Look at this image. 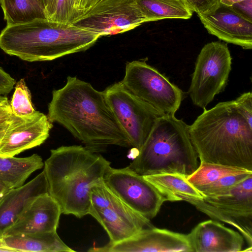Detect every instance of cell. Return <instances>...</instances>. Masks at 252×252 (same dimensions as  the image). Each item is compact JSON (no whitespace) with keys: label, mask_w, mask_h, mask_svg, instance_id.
Masks as SVG:
<instances>
[{"label":"cell","mask_w":252,"mask_h":252,"mask_svg":"<svg viewBox=\"0 0 252 252\" xmlns=\"http://www.w3.org/2000/svg\"><path fill=\"white\" fill-rule=\"evenodd\" d=\"M65 85L52 92L48 117L63 126L90 151L104 152L110 146H131L103 92L76 77L68 76Z\"/></svg>","instance_id":"1"},{"label":"cell","mask_w":252,"mask_h":252,"mask_svg":"<svg viewBox=\"0 0 252 252\" xmlns=\"http://www.w3.org/2000/svg\"><path fill=\"white\" fill-rule=\"evenodd\" d=\"M189 133L200 161L252 170V125L234 100L204 108Z\"/></svg>","instance_id":"2"},{"label":"cell","mask_w":252,"mask_h":252,"mask_svg":"<svg viewBox=\"0 0 252 252\" xmlns=\"http://www.w3.org/2000/svg\"><path fill=\"white\" fill-rule=\"evenodd\" d=\"M50 153L43 169L49 194L62 214L79 218L89 214L91 189L103 181L110 162L81 145L63 146Z\"/></svg>","instance_id":"3"},{"label":"cell","mask_w":252,"mask_h":252,"mask_svg":"<svg viewBox=\"0 0 252 252\" xmlns=\"http://www.w3.org/2000/svg\"><path fill=\"white\" fill-rule=\"evenodd\" d=\"M100 36L73 25L37 18L5 27L0 33V48L10 56L30 62L52 61L83 52Z\"/></svg>","instance_id":"4"},{"label":"cell","mask_w":252,"mask_h":252,"mask_svg":"<svg viewBox=\"0 0 252 252\" xmlns=\"http://www.w3.org/2000/svg\"><path fill=\"white\" fill-rule=\"evenodd\" d=\"M198 158L189 126L175 115H165L157 120L127 167L142 176L179 173L188 177L198 167Z\"/></svg>","instance_id":"5"},{"label":"cell","mask_w":252,"mask_h":252,"mask_svg":"<svg viewBox=\"0 0 252 252\" xmlns=\"http://www.w3.org/2000/svg\"><path fill=\"white\" fill-rule=\"evenodd\" d=\"M212 219L236 228L252 250V176L228 190L201 199L184 198Z\"/></svg>","instance_id":"6"},{"label":"cell","mask_w":252,"mask_h":252,"mask_svg":"<svg viewBox=\"0 0 252 252\" xmlns=\"http://www.w3.org/2000/svg\"><path fill=\"white\" fill-rule=\"evenodd\" d=\"M122 83L134 96L163 115H175L183 92L145 61L127 62Z\"/></svg>","instance_id":"7"},{"label":"cell","mask_w":252,"mask_h":252,"mask_svg":"<svg viewBox=\"0 0 252 252\" xmlns=\"http://www.w3.org/2000/svg\"><path fill=\"white\" fill-rule=\"evenodd\" d=\"M230 53L226 43L205 44L198 54L189 94L192 103L203 108L224 91L231 69Z\"/></svg>","instance_id":"8"},{"label":"cell","mask_w":252,"mask_h":252,"mask_svg":"<svg viewBox=\"0 0 252 252\" xmlns=\"http://www.w3.org/2000/svg\"><path fill=\"white\" fill-rule=\"evenodd\" d=\"M89 214L103 227L111 243L124 240L144 228L154 226L150 220L133 211L112 192L103 181L91 189Z\"/></svg>","instance_id":"9"},{"label":"cell","mask_w":252,"mask_h":252,"mask_svg":"<svg viewBox=\"0 0 252 252\" xmlns=\"http://www.w3.org/2000/svg\"><path fill=\"white\" fill-rule=\"evenodd\" d=\"M103 92L131 146L138 151L157 120L163 115L134 96L125 88L122 81L109 86Z\"/></svg>","instance_id":"10"},{"label":"cell","mask_w":252,"mask_h":252,"mask_svg":"<svg viewBox=\"0 0 252 252\" xmlns=\"http://www.w3.org/2000/svg\"><path fill=\"white\" fill-rule=\"evenodd\" d=\"M104 184L135 212L151 220L156 216L166 197L154 186L127 166L108 168L103 179Z\"/></svg>","instance_id":"11"},{"label":"cell","mask_w":252,"mask_h":252,"mask_svg":"<svg viewBox=\"0 0 252 252\" xmlns=\"http://www.w3.org/2000/svg\"><path fill=\"white\" fill-rule=\"evenodd\" d=\"M147 22L137 0H103L72 25L101 37L123 33Z\"/></svg>","instance_id":"12"},{"label":"cell","mask_w":252,"mask_h":252,"mask_svg":"<svg viewBox=\"0 0 252 252\" xmlns=\"http://www.w3.org/2000/svg\"><path fill=\"white\" fill-rule=\"evenodd\" d=\"M52 127V123L43 113L35 111L28 116H18L11 112L9 126L0 144V157H14L41 145Z\"/></svg>","instance_id":"13"},{"label":"cell","mask_w":252,"mask_h":252,"mask_svg":"<svg viewBox=\"0 0 252 252\" xmlns=\"http://www.w3.org/2000/svg\"><path fill=\"white\" fill-rule=\"evenodd\" d=\"M98 252H192L187 234L154 226L144 228L131 237L117 243L93 247Z\"/></svg>","instance_id":"14"},{"label":"cell","mask_w":252,"mask_h":252,"mask_svg":"<svg viewBox=\"0 0 252 252\" xmlns=\"http://www.w3.org/2000/svg\"><path fill=\"white\" fill-rule=\"evenodd\" d=\"M197 16L210 34L244 49L252 48V20L232 7L220 4L214 11Z\"/></svg>","instance_id":"15"},{"label":"cell","mask_w":252,"mask_h":252,"mask_svg":"<svg viewBox=\"0 0 252 252\" xmlns=\"http://www.w3.org/2000/svg\"><path fill=\"white\" fill-rule=\"evenodd\" d=\"M61 214L59 205L49 193L41 194L28 205L4 237L57 231Z\"/></svg>","instance_id":"16"},{"label":"cell","mask_w":252,"mask_h":252,"mask_svg":"<svg viewBox=\"0 0 252 252\" xmlns=\"http://www.w3.org/2000/svg\"><path fill=\"white\" fill-rule=\"evenodd\" d=\"M187 236L192 252H241L245 240L240 232L214 220L200 222Z\"/></svg>","instance_id":"17"},{"label":"cell","mask_w":252,"mask_h":252,"mask_svg":"<svg viewBox=\"0 0 252 252\" xmlns=\"http://www.w3.org/2000/svg\"><path fill=\"white\" fill-rule=\"evenodd\" d=\"M48 193L44 171L23 186L9 189L0 199V239L37 196Z\"/></svg>","instance_id":"18"},{"label":"cell","mask_w":252,"mask_h":252,"mask_svg":"<svg viewBox=\"0 0 252 252\" xmlns=\"http://www.w3.org/2000/svg\"><path fill=\"white\" fill-rule=\"evenodd\" d=\"M4 245L14 252H73L60 238L57 231L3 238Z\"/></svg>","instance_id":"19"},{"label":"cell","mask_w":252,"mask_h":252,"mask_svg":"<svg viewBox=\"0 0 252 252\" xmlns=\"http://www.w3.org/2000/svg\"><path fill=\"white\" fill-rule=\"evenodd\" d=\"M44 166L37 154L25 158L0 157V181L10 189L23 186L33 172Z\"/></svg>","instance_id":"20"},{"label":"cell","mask_w":252,"mask_h":252,"mask_svg":"<svg viewBox=\"0 0 252 252\" xmlns=\"http://www.w3.org/2000/svg\"><path fill=\"white\" fill-rule=\"evenodd\" d=\"M167 198V201H179L184 198L201 199L202 194L179 173H161L143 176Z\"/></svg>","instance_id":"21"},{"label":"cell","mask_w":252,"mask_h":252,"mask_svg":"<svg viewBox=\"0 0 252 252\" xmlns=\"http://www.w3.org/2000/svg\"><path fill=\"white\" fill-rule=\"evenodd\" d=\"M0 5L7 25L46 18L42 0H0Z\"/></svg>","instance_id":"22"},{"label":"cell","mask_w":252,"mask_h":252,"mask_svg":"<svg viewBox=\"0 0 252 252\" xmlns=\"http://www.w3.org/2000/svg\"><path fill=\"white\" fill-rule=\"evenodd\" d=\"M148 22L190 19L193 12L183 0H137Z\"/></svg>","instance_id":"23"},{"label":"cell","mask_w":252,"mask_h":252,"mask_svg":"<svg viewBox=\"0 0 252 252\" xmlns=\"http://www.w3.org/2000/svg\"><path fill=\"white\" fill-rule=\"evenodd\" d=\"M246 170H248L242 168L200 161L197 169L187 177V180L197 189L217 182L224 176Z\"/></svg>","instance_id":"24"},{"label":"cell","mask_w":252,"mask_h":252,"mask_svg":"<svg viewBox=\"0 0 252 252\" xmlns=\"http://www.w3.org/2000/svg\"><path fill=\"white\" fill-rule=\"evenodd\" d=\"M10 106L12 112L18 116H28L36 111L32 101L31 92L24 79L16 83Z\"/></svg>","instance_id":"25"},{"label":"cell","mask_w":252,"mask_h":252,"mask_svg":"<svg viewBox=\"0 0 252 252\" xmlns=\"http://www.w3.org/2000/svg\"><path fill=\"white\" fill-rule=\"evenodd\" d=\"M252 176V170L224 176L217 182L201 187L197 190L204 196H211L226 191Z\"/></svg>","instance_id":"26"},{"label":"cell","mask_w":252,"mask_h":252,"mask_svg":"<svg viewBox=\"0 0 252 252\" xmlns=\"http://www.w3.org/2000/svg\"><path fill=\"white\" fill-rule=\"evenodd\" d=\"M74 0H56L54 13L50 20L65 25L73 22Z\"/></svg>","instance_id":"27"},{"label":"cell","mask_w":252,"mask_h":252,"mask_svg":"<svg viewBox=\"0 0 252 252\" xmlns=\"http://www.w3.org/2000/svg\"><path fill=\"white\" fill-rule=\"evenodd\" d=\"M188 7L197 14L214 11L220 5L219 0H183Z\"/></svg>","instance_id":"28"},{"label":"cell","mask_w":252,"mask_h":252,"mask_svg":"<svg viewBox=\"0 0 252 252\" xmlns=\"http://www.w3.org/2000/svg\"><path fill=\"white\" fill-rule=\"evenodd\" d=\"M235 104L239 113L252 125V94L251 92L243 93L235 100Z\"/></svg>","instance_id":"29"},{"label":"cell","mask_w":252,"mask_h":252,"mask_svg":"<svg viewBox=\"0 0 252 252\" xmlns=\"http://www.w3.org/2000/svg\"><path fill=\"white\" fill-rule=\"evenodd\" d=\"M102 0H74L72 24L82 17L95 5Z\"/></svg>","instance_id":"30"},{"label":"cell","mask_w":252,"mask_h":252,"mask_svg":"<svg viewBox=\"0 0 252 252\" xmlns=\"http://www.w3.org/2000/svg\"><path fill=\"white\" fill-rule=\"evenodd\" d=\"M16 83V80L0 66V96L8 94Z\"/></svg>","instance_id":"31"},{"label":"cell","mask_w":252,"mask_h":252,"mask_svg":"<svg viewBox=\"0 0 252 252\" xmlns=\"http://www.w3.org/2000/svg\"><path fill=\"white\" fill-rule=\"evenodd\" d=\"M230 7L244 17L252 20V0H245Z\"/></svg>","instance_id":"32"},{"label":"cell","mask_w":252,"mask_h":252,"mask_svg":"<svg viewBox=\"0 0 252 252\" xmlns=\"http://www.w3.org/2000/svg\"><path fill=\"white\" fill-rule=\"evenodd\" d=\"M11 112L9 101L0 104V123L7 120Z\"/></svg>","instance_id":"33"},{"label":"cell","mask_w":252,"mask_h":252,"mask_svg":"<svg viewBox=\"0 0 252 252\" xmlns=\"http://www.w3.org/2000/svg\"><path fill=\"white\" fill-rule=\"evenodd\" d=\"M56 0H47V4L45 7L46 18L50 19L53 15L55 6Z\"/></svg>","instance_id":"34"},{"label":"cell","mask_w":252,"mask_h":252,"mask_svg":"<svg viewBox=\"0 0 252 252\" xmlns=\"http://www.w3.org/2000/svg\"><path fill=\"white\" fill-rule=\"evenodd\" d=\"M9 125V118L0 123V144Z\"/></svg>","instance_id":"35"},{"label":"cell","mask_w":252,"mask_h":252,"mask_svg":"<svg viewBox=\"0 0 252 252\" xmlns=\"http://www.w3.org/2000/svg\"><path fill=\"white\" fill-rule=\"evenodd\" d=\"M220 4L226 6H232L234 4L245 0H219Z\"/></svg>","instance_id":"36"},{"label":"cell","mask_w":252,"mask_h":252,"mask_svg":"<svg viewBox=\"0 0 252 252\" xmlns=\"http://www.w3.org/2000/svg\"><path fill=\"white\" fill-rule=\"evenodd\" d=\"M9 189L8 187L0 181V199Z\"/></svg>","instance_id":"37"},{"label":"cell","mask_w":252,"mask_h":252,"mask_svg":"<svg viewBox=\"0 0 252 252\" xmlns=\"http://www.w3.org/2000/svg\"><path fill=\"white\" fill-rule=\"evenodd\" d=\"M0 252H13L14 251L9 249V248H7L4 243V242L3 241V238L1 239H0Z\"/></svg>","instance_id":"38"},{"label":"cell","mask_w":252,"mask_h":252,"mask_svg":"<svg viewBox=\"0 0 252 252\" xmlns=\"http://www.w3.org/2000/svg\"><path fill=\"white\" fill-rule=\"evenodd\" d=\"M8 101V98L3 95L0 96V104H3Z\"/></svg>","instance_id":"39"},{"label":"cell","mask_w":252,"mask_h":252,"mask_svg":"<svg viewBox=\"0 0 252 252\" xmlns=\"http://www.w3.org/2000/svg\"><path fill=\"white\" fill-rule=\"evenodd\" d=\"M44 3V6H45V7H46V4H47V0H42Z\"/></svg>","instance_id":"40"}]
</instances>
